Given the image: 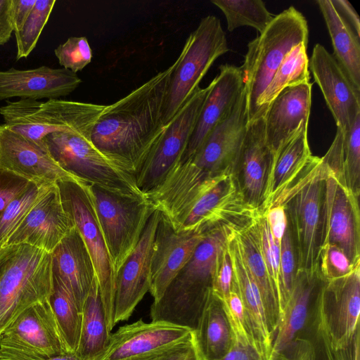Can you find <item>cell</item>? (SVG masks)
I'll return each instance as SVG.
<instances>
[{
  "label": "cell",
  "mask_w": 360,
  "mask_h": 360,
  "mask_svg": "<svg viewBox=\"0 0 360 360\" xmlns=\"http://www.w3.org/2000/svg\"><path fill=\"white\" fill-rule=\"evenodd\" d=\"M176 65L177 59L124 97L105 105L92 129L91 142L96 149L133 176L165 131L166 104Z\"/></svg>",
  "instance_id": "obj_1"
},
{
  "label": "cell",
  "mask_w": 360,
  "mask_h": 360,
  "mask_svg": "<svg viewBox=\"0 0 360 360\" xmlns=\"http://www.w3.org/2000/svg\"><path fill=\"white\" fill-rule=\"evenodd\" d=\"M312 83L284 89L270 104L265 118L266 143L271 154L288 143L309 122Z\"/></svg>",
  "instance_id": "obj_23"
},
{
  "label": "cell",
  "mask_w": 360,
  "mask_h": 360,
  "mask_svg": "<svg viewBox=\"0 0 360 360\" xmlns=\"http://www.w3.org/2000/svg\"><path fill=\"white\" fill-rule=\"evenodd\" d=\"M36 0H12L11 18L14 32L19 31L27 20Z\"/></svg>",
  "instance_id": "obj_48"
},
{
  "label": "cell",
  "mask_w": 360,
  "mask_h": 360,
  "mask_svg": "<svg viewBox=\"0 0 360 360\" xmlns=\"http://www.w3.org/2000/svg\"><path fill=\"white\" fill-rule=\"evenodd\" d=\"M11 4L12 0H0V46L7 43L14 32Z\"/></svg>",
  "instance_id": "obj_49"
},
{
  "label": "cell",
  "mask_w": 360,
  "mask_h": 360,
  "mask_svg": "<svg viewBox=\"0 0 360 360\" xmlns=\"http://www.w3.org/2000/svg\"><path fill=\"white\" fill-rule=\"evenodd\" d=\"M231 230L221 224L208 231L188 262L150 306L153 321L195 330L212 289L213 278Z\"/></svg>",
  "instance_id": "obj_2"
},
{
  "label": "cell",
  "mask_w": 360,
  "mask_h": 360,
  "mask_svg": "<svg viewBox=\"0 0 360 360\" xmlns=\"http://www.w3.org/2000/svg\"><path fill=\"white\" fill-rule=\"evenodd\" d=\"M221 302L230 327L232 340L251 345L261 354L250 332L243 302L236 289L231 286L230 292Z\"/></svg>",
  "instance_id": "obj_40"
},
{
  "label": "cell",
  "mask_w": 360,
  "mask_h": 360,
  "mask_svg": "<svg viewBox=\"0 0 360 360\" xmlns=\"http://www.w3.org/2000/svg\"><path fill=\"white\" fill-rule=\"evenodd\" d=\"M160 211L155 210L131 253L116 273L114 297L115 325L128 320L149 291L153 245Z\"/></svg>",
  "instance_id": "obj_16"
},
{
  "label": "cell",
  "mask_w": 360,
  "mask_h": 360,
  "mask_svg": "<svg viewBox=\"0 0 360 360\" xmlns=\"http://www.w3.org/2000/svg\"><path fill=\"white\" fill-rule=\"evenodd\" d=\"M94 127L53 132L43 142L57 164L79 181L122 195H145L134 176L115 167L94 146Z\"/></svg>",
  "instance_id": "obj_5"
},
{
  "label": "cell",
  "mask_w": 360,
  "mask_h": 360,
  "mask_svg": "<svg viewBox=\"0 0 360 360\" xmlns=\"http://www.w3.org/2000/svg\"><path fill=\"white\" fill-rule=\"evenodd\" d=\"M360 264L354 265L343 250L335 245L326 244L319 248V270L328 282L347 277Z\"/></svg>",
  "instance_id": "obj_41"
},
{
  "label": "cell",
  "mask_w": 360,
  "mask_h": 360,
  "mask_svg": "<svg viewBox=\"0 0 360 360\" xmlns=\"http://www.w3.org/2000/svg\"><path fill=\"white\" fill-rule=\"evenodd\" d=\"M105 105L50 99L45 102L20 99L7 101L0 115L12 130L34 141L42 143L48 134L94 126Z\"/></svg>",
  "instance_id": "obj_7"
},
{
  "label": "cell",
  "mask_w": 360,
  "mask_h": 360,
  "mask_svg": "<svg viewBox=\"0 0 360 360\" xmlns=\"http://www.w3.org/2000/svg\"><path fill=\"white\" fill-rule=\"evenodd\" d=\"M335 297L334 317L338 342L348 340L355 332L360 312V266L345 278L328 282Z\"/></svg>",
  "instance_id": "obj_34"
},
{
  "label": "cell",
  "mask_w": 360,
  "mask_h": 360,
  "mask_svg": "<svg viewBox=\"0 0 360 360\" xmlns=\"http://www.w3.org/2000/svg\"><path fill=\"white\" fill-rule=\"evenodd\" d=\"M82 82L76 73L63 68H11L0 70V100L15 97L34 101L59 99L73 92Z\"/></svg>",
  "instance_id": "obj_21"
},
{
  "label": "cell",
  "mask_w": 360,
  "mask_h": 360,
  "mask_svg": "<svg viewBox=\"0 0 360 360\" xmlns=\"http://www.w3.org/2000/svg\"><path fill=\"white\" fill-rule=\"evenodd\" d=\"M323 160L319 171L284 205L295 239L297 271L312 275H316L319 270L323 187L329 170L323 158Z\"/></svg>",
  "instance_id": "obj_13"
},
{
  "label": "cell",
  "mask_w": 360,
  "mask_h": 360,
  "mask_svg": "<svg viewBox=\"0 0 360 360\" xmlns=\"http://www.w3.org/2000/svg\"><path fill=\"white\" fill-rule=\"evenodd\" d=\"M256 214L242 226L236 224L235 233L248 269L262 294L268 316L270 314L276 312H278L279 314V307L262 255L255 218Z\"/></svg>",
  "instance_id": "obj_32"
},
{
  "label": "cell",
  "mask_w": 360,
  "mask_h": 360,
  "mask_svg": "<svg viewBox=\"0 0 360 360\" xmlns=\"http://www.w3.org/2000/svg\"><path fill=\"white\" fill-rule=\"evenodd\" d=\"M68 353L49 300L27 308L0 335V360H45Z\"/></svg>",
  "instance_id": "obj_10"
},
{
  "label": "cell",
  "mask_w": 360,
  "mask_h": 360,
  "mask_svg": "<svg viewBox=\"0 0 360 360\" xmlns=\"http://www.w3.org/2000/svg\"><path fill=\"white\" fill-rule=\"evenodd\" d=\"M45 360H82L75 353H68L66 354L55 356Z\"/></svg>",
  "instance_id": "obj_52"
},
{
  "label": "cell",
  "mask_w": 360,
  "mask_h": 360,
  "mask_svg": "<svg viewBox=\"0 0 360 360\" xmlns=\"http://www.w3.org/2000/svg\"><path fill=\"white\" fill-rule=\"evenodd\" d=\"M210 89L198 86L167 124L158 144L135 174L136 184L145 195L154 191L179 162L193 133Z\"/></svg>",
  "instance_id": "obj_11"
},
{
  "label": "cell",
  "mask_w": 360,
  "mask_h": 360,
  "mask_svg": "<svg viewBox=\"0 0 360 360\" xmlns=\"http://www.w3.org/2000/svg\"><path fill=\"white\" fill-rule=\"evenodd\" d=\"M219 69V74L210 83L209 93L179 162L194 155L211 130L232 109L243 91L240 67L224 64Z\"/></svg>",
  "instance_id": "obj_22"
},
{
  "label": "cell",
  "mask_w": 360,
  "mask_h": 360,
  "mask_svg": "<svg viewBox=\"0 0 360 360\" xmlns=\"http://www.w3.org/2000/svg\"><path fill=\"white\" fill-rule=\"evenodd\" d=\"M354 354V360H359V339H357V340L356 342Z\"/></svg>",
  "instance_id": "obj_53"
},
{
  "label": "cell",
  "mask_w": 360,
  "mask_h": 360,
  "mask_svg": "<svg viewBox=\"0 0 360 360\" xmlns=\"http://www.w3.org/2000/svg\"><path fill=\"white\" fill-rule=\"evenodd\" d=\"M248 124L243 89L232 109L211 130L194 155L186 161L209 176H214L229 168L235 170Z\"/></svg>",
  "instance_id": "obj_15"
},
{
  "label": "cell",
  "mask_w": 360,
  "mask_h": 360,
  "mask_svg": "<svg viewBox=\"0 0 360 360\" xmlns=\"http://www.w3.org/2000/svg\"><path fill=\"white\" fill-rule=\"evenodd\" d=\"M207 232L176 231L168 218L160 213L150 267L149 291L153 302L160 299L171 281L188 262Z\"/></svg>",
  "instance_id": "obj_17"
},
{
  "label": "cell",
  "mask_w": 360,
  "mask_h": 360,
  "mask_svg": "<svg viewBox=\"0 0 360 360\" xmlns=\"http://www.w3.org/2000/svg\"><path fill=\"white\" fill-rule=\"evenodd\" d=\"M332 4L345 20L360 37L359 17L352 5L347 0H330Z\"/></svg>",
  "instance_id": "obj_50"
},
{
  "label": "cell",
  "mask_w": 360,
  "mask_h": 360,
  "mask_svg": "<svg viewBox=\"0 0 360 360\" xmlns=\"http://www.w3.org/2000/svg\"><path fill=\"white\" fill-rule=\"evenodd\" d=\"M280 269L283 309L290 297L297 271L293 240L289 223L280 245Z\"/></svg>",
  "instance_id": "obj_43"
},
{
  "label": "cell",
  "mask_w": 360,
  "mask_h": 360,
  "mask_svg": "<svg viewBox=\"0 0 360 360\" xmlns=\"http://www.w3.org/2000/svg\"><path fill=\"white\" fill-rule=\"evenodd\" d=\"M191 329L164 321L141 319L120 327L96 360H160L193 340Z\"/></svg>",
  "instance_id": "obj_12"
},
{
  "label": "cell",
  "mask_w": 360,
  "mask_h": 360,
  "mask_svg": "<svg viewBox=\"0 0 360 360\" xmlns=\"http://www.w3.org/2000/svg\"><path fill=\"white\" fill-rule=\"evenodd\" d=\"M89 186L116 274L136 246L156 209L146 195L131 196L95 185Z\"/></svg>",
  "instance_id": "obj_6"
},
{
  "label": "cell",
  "mask_w": 360,
  "mask_h": 360,
  "mask_svg": "<svg viewBox=\"0 0 360 360\" xmlns=\"http://www.w3.org/2000/svg\"><path fill=\"white\" fill-rule=\"evenodd\" d=\"M307 44L300 43L286 55L257 102L256 120L265 117L270 104L285 89L310 82Z\"/></svg>",
  "instance_id": "obj_33"
},
{
  "label": "cell",
  "mask_w": 360,
  "mask_h": 360,
  "mask_svg": "<svg viewBox=\"0 0 360 360\" xmlns=\"http://www.w3.org/2000/svg\"><path fill=\"white\" fill-rule=\"evenodd\" d=\"M308 39L305 17L290 6L274 16L264 31L248 43L240 67L248 122L256 120L258 100L286 55L300 43L308 44Z\"/></svg>",
  "instance_id": "obj_4"
},
{
  "label": "cell",
  "mask_w": 360,
  "mask_h": 360,
  "mask_svg": "<svg viewBox=\"0 0 360 360\" xmlns=\"http://www.w3.org/2000/svg\"><path fill=\"white\" fill-rule=\"evenodd\" d=\"M224 14L229 32L242 26H250L259 34L274 17L261 0H212Z\"/></svg>",
  "instance_id": "obj_36"
},
{
  "label": "cell",
  "mask_w": 360,
  "mask_h": 360,
  "mask_svg": "<svg viewBox=\"0 0 360 360\" xmlns=\"http://www.w3.org/2000/svg\"><path fill=\"white\" fill-rule=\"evenodd\" d=\"M59 64L74 73L82 70L91 62L92 50L85 37H71L54 50Z\"/></svg>",
  "instance_id": "obj_42"
},
{
  "label": "cell",
  "mask_w": 360,
  "mask_h": 360,
  "mask_svg": "<svg viewBox=\"0 0 360 360\" xmlns=\"http://www.w3.org/2000/svg\"><path fill=\"white\" fill-rule=\"evenodd\" d=\"M161 360V359H160Z\"/></svg>",
  "instance_id": "obj_54"
},
{
  "label": "cell",
  "mask_w": 360,
  "mask_h": 360,
  "mask_svg": "<svg viewBox=\"0 0 360 360\" xmlns=\"http://www.w3.org/2000/svg\"><path fill=\"white\" fill-rule=\"evenodd\" d=\"M326 244L337 245L354 265L360 264L359 198L338 181L330 167L324 181L320 247Z\"/></svg>",
  "instance_id": "obj_14"
},
{
  "label": "cell",
  "mask_w": 360,
  "mask_h": 360,
  "mask_svg": "<svg viewBox=\"0 0 360 360\" xmlns=\"http://www.w3.org/2000/svg\"><path fill=\"white\" fill-rule=\"evenodd\" d=\"M110 334L96 278L81 311L79 339L75 354L82 360H96L106 348Z\"/></svg>",
  "instance_id": "obj_30"
},
{
  "label": "cell",
  "mask_w": 360,
  "mask_h": 360,
  "mask_svg": "<svg viewBox=\"0 0 360 360\" xmlns=\"http://www.w3.org/2000/svg\"><path fill=\"white\" fill-rule=\"evenodd\" d=\"M49 300L68 352L75 353L79 339L81 312L70 292L53 274Z\"/></svg>",
  "instance_id": "obj_35"
},
{
  "label": "cell",
  "mask_w": 360,
  "mask_h": 360,
  "mask_svg": "<svg viewBox=\"0 0 360 360\" xmlns=\"http://www.w3.org/2000/svg\"><path fill=\"white\" fill-rule=\"evenodd\" d=\"M338 181L359 198L360 193V114L343 135L337 128L335 138L324 156Z\"/></svg>",
  "instance_id": "obj_27"
},
{
  "label": "cell",
  "mask_w": 360,
  "mask_h": 360,
  "mask_svg": "<svg viewBox=\"0 0 360 360\" xmlns=\"http://www.w3.org/2000/svg\"><path fill=\"white\" fill-rule=\"evenodd\" d=\"M51 253L24 243L0 250V335L30 307L49 300Z\"/></svg>",
  "instance_id": "obj_3"
},
{
  "label": "cell",
  "mask_w": 360,
  "mask_h": 360,
  "mask_svg": "<svg viewBox=\"0 0 360 360\" xmlns=\"http://www.w3.org/2000/svg\"><path fill=\"white\" fill-rule=\"evenodd\" d=\"M262 255L274 293L279 307V316L282 313V292L280 269V247L274 240L266 219L262 214L255 217Z\"/></svg>",
  "instance_id": "obj_39"
},
{
  "label": "cell",
  "mask_w": 360,
  "mask_h": 360,
  "mask_svg": "<svg viewBox=\"0 0 360 360\" xmlns=\"http://www.w3.org/2000/svg\"><path fill=\"white\" fill-rule=\"evenodd\" d=\"M315 276L303 271H296L290 297L280 316L279 330L273 347L274 352L285 349L304 326Z\"/></svg>",
  "instance_id": "obj_31"
},
{
  "label": "cell",
  "mask_w": 360,
  "mask_h": 360,
  "mask_svg": "<svg viewBox=\"0 0 360 360\" xmlns=\"http://www.w3.org/2000/svg\"><path fill=\"white\" fill-rule=\"evenodd\" d=\"M194 345L193 340L180 346L161 360H186Z\"/></svg>",
  "instance_id": "obj_51"
},
{
  "label": "cell",
  "mask_w": 360,
  "mask_h": 360,
  "mask_svg": "<svg viewBox=\"0 0 360 360\" xmlns=\"http://www.w3.org/2000/svg\"><path fill=\"white\" fill-rule=\"evenodd\" d=\"M262 214L266 219L274 242L280 247L288 224L285 206L281 205L274 206L266 210Z\"/></svg>",
  "instance_id": "obj_46"
},
{
  "label": "cell",
  "mask_w": 360,
  "mask_h": 360,
  "mask_svg": "<svg viewBox=\"0 0 360 360\" xmlns=\"http://www.w3.org/2000/svg\"><path fill=\"white\" fill-rule=\"evenodd\" d=\"M232 282L233 266L226 243L213 278L212 293L220 301L223 300L230 292Z\"/></svg>",
  "instance_id": "obj_45"
},
{
  "label": "cell",
  "mask_w": 360,
  "mask_h": 360,
  "mask_svg": "<svg viewBox=\"0 0 360 360\" xmlns=\"http://www.w3.org/2000/svg\"><path fill=\"white\" fill-rule=\"evenodd\" d=\"M229 328L221 302L211 290L193 331L194 345L202 360H214L228 352L232 339Z\"/></svg>",
  "instance_id": "obj_29"
},
{
  "label": "cell",
  "mask_w": 360,
  "mask_h": 360,
  "mask_svg": "<svg viewBox=\"0 0 360 360\" xmlns=\"http://www.w3.org/2000/svg\"><path fill=\"white\" fill-rule=\"evenodd\" d=\"M52 271L73 297L80 312L96 278L89 252L75 227L51 252Z\"/></svg>",
  "instance_id": "obj_24"
},
{
  "label": "cell",
  "mask_w": 360,
  "mask_h": 360,
  "mask_svg": "<svg viewBox=\"0 0 360 360\" xmlns=\"http://www.w3.org/2000/svg\"><path fill=\"white\" fill-rule=\"evenodd\" d=\"M229 51L220 20L209 15L201 19L186 40L172 75L165 122L167 124L185 104L212 65Z\"/></svg>",
  "instance_id": "obj_9"
},
{
  "label": "cell",
  "mask_w": 360,
  "mask_h": 360,
  "mask_svg": "<svg viewBox=\"0 0 360 360\" xmlns=\"http://www.w3.org/2000/svg\"><path fill=\"white\" fill-rule=\"evenodd\" d=\"M316 2L331 39L333 56L360 90V37L335 8L330 0H316Z\"/></svg>",
  "instance_id": "obj_28"
},
{
  "label": "cell",
  "mask_w": 360,
  "mask_h": 360,
  "mask_svg": "<svg viewBox=\"0 0 360 360\" xmlns=\"http://www.w3.org/2000/svg\"><path fill=\"white\" fill-rule=\"evenodd\" d=\"M271 158L266 141L264 117L248 122L235 170L239 168L243 174L241 191L245 202L258 212Z\"/></svg>",
  "instance_id": "obj_25"
},
{
  "label": "cell",
  "mask_w": 360,
  "mask_h": 360,
  "mask_svg": "<svg viewBox=\"0 0 360 360\" xmlns=\"http://www.w3.org/2000/svg\"><path fill=\"white\" fill-rule=\"evenodd\" d=\"M56 2V0H36L22 28L14 32L17 48L16 60L26 58L34 50Z\"/></svg>",
  "instance_id": "obj_38"
},
{
  "label": "cell",
  "mask_w": 360,
  "mask_h": 360,
  "mask_svg": "<svg viewBox=\"0 0 360 360\" xmlns=\"http://www.w3.org/2000/svg\"><path fill=\"white\" fill-rule=\"evenodd\" d=\"M232 226L227 242L233 266V282L243 302L247 321L252 332L253 339L262 354L268 353L271 347L268 316L260 290L250 274Z\"/></svg>",
  "instance_id": "obj_26"
},
{
  "label": "cell",
  "mask_w": 360,
  "mask_h": 360,
  "mask_svg": "<svg viewBox=\"0 0 360 360\" xmlns=\"http://www.w3.org/2000/svg\"><path fill=\"white\" fill-rule=\"evenodd\" d=\"M261 356L259 352L254 347L232 340L228 352L221 357L214 360H260Z\"/></svg>",
  "instance_id": "obj_47"
},
{
  "label": "cell",
  "mask_w": 360,
  "mask_h": 360,
  "mask_svg": "<svg viewBox=\"0 0 360 360\" xmlns=\"http://www.w3.org/2000/svg\"><path fill=\"white\" fill-rule=\"evenodd\" d=\"M63 207L81 235L91 258L109 330L115 326V271L101 232L89 184L71 179L56 183Z\"/></svg>",
  "instance_id": "obj_8"
},
{
  "label": "cell",
  "mask_w": 360,
  "mask_h": 360,
  "mask_svg": "<svg viewBox=\"0 0 360 360\" xmlns=\"http://www.w3.org/2000/svg\"><path fill=\"white\" fill-rule=\"evenodd\" d=\"M309 70L323 94L337 128L345 135L360 114V90L334 56L320 44L313 48Z\"/></svg>",
  "instance_id": "obj_18"
},
{
  "label": "cell",
  "mask_w": 360,
  "mask_h": 360,
  "mask_svg": "<svg viewBox=\"0 0 360 360\" xmlns=\"http://www.w3.org/2000/svg\"><path fill=\"white\" fill-rule=\"evenodd\" d=\"M74 228L72 220L63 207L58 187L53 184L35 202L4 246L24 243L51 253Z\"/></svg>",
  "instance_id": "obj_20"
},
{
  "label": "cell",
  "mask_w": 360,
  "mask_h": 360,
  "mask_svg": "<svg viewBox=\"0 0 360 360\" xmlns=\"http://www.w3.org/2000/svg\"><path fill=\"white\" fill-rule=\"evenodd\" d=\"M30 184L29 180L0 168V214L27 189Z\"/></svg>",
  "instance_id": "obj_44"
},
{
  "label": "cell",
  "mask_w": 360,
  "mask_h": 360,
  "mask_svg": "<svg viewBox=\"0 0 360 360\" xmlns=\"http://www.w3.org/2000/svg\"><path fill=\"white\" fill-rule=\"evenodd\" d=\"M49 185L31 182L27 189L0 214V250Z\"/></svg>",
  "instance_id": "obj_37"
},
{
  "label": "cell",
  "mask_w": 360,
  "mask_h": 360,
  "mask_svg": "<svg viewBox=\"0 0 360 360\" xmlns=\"http://www.w3.org/2000/svg\"><path fill=\"white\" fill-rule=\"evenodd\" d=\"M0 168L40 184L79 181L57 164L44 142L26 138L4 124H0Z\"/></svg>",
  "instance_id": "obj_19"
}]
</instances>
